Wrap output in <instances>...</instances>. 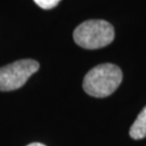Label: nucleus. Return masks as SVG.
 Wrapping results in <instances>:
<instances>
[{
  "label": "nucleus",
  "mask_w": 146,
  "mask_h": 146,
  "mask_svg": "<svg viewBox=\"0 0 146 146\" xmlns=\"http://www.w3.org/2000/svg\"><path fill=\"white\" fill-rule=\"evenodd\" d=\"M27 146H46V145L41 144V143H31V144H28Z\"/></svg>",
  "instance_id": "423d86ee"
},
{
  "label": "nucleus",
  "mask_w": 146,
  "mask_h": 146,
  "mask_svg": "<svg viewBox=\"0 0 146 146\" xmlns=\"http://www.w3.org/2000/svg\"><path fill=\"white\" fill-rule=\"evenodd\" d=\"M34 1H35L36 5H39L41 9L50 10V9H53L54 7H56L61 0H34Z\"/></svg>",
  "instance_id": "39448f33"
},
{
  "label": "nucleus",
  "mask_w": 146,
  "mask_h": 146,
  "mask_svg": "<svg viewBox=\"0 0 146 146\" xmlns=\"http://www.w3.org/2000/svg\"><path fill=\"white\" fill-rule=\"evenodd\" d=\"M74 41L89 50L101 49L110 44L115 38V29L104 20H89L76 27L73 33Z\"/></svg>",
  "instance_id": "f03ea898"
},
{
  "label": "nucleus",
  "mask_w": 146,
  "mask_h": 146,
  "mask_svg": "<svg viewBox=\"0 0 146 146\" xmlns=\"http://www.w3.org/2000/svg\"><path fill=\"white\" fill-rule=\"evenodd\" d=\"M129 134L133 140H142L146 137V106L141 110L135 121L131 125Z\"/></svg>",
  "instance_id": "20e7f679"
},
{
  "label": "nucleus",
  "mask_w": 146,
  "mask_h": 146,
  "mask_svg": "<svg viewBox=\"0 0 146 146\" xmlns=\"http://www.w3.org/2000/svg\"><path fill=\"white\" fill-rule=\"evenodd\" d=\"M40 65L35 60H20L0 67V91H13L26 84Z\"/></svg>",
  "instance_id": "7ed1b4c3"
},
{
  "label": "nucleus",
  "mask_w": 146,
  "mask_h": 146,
  "mask_svg": "<svg viewBox=\"0 0 146 146\" xmlns=\"http://www.w3.org/2000/svg\"><path fill=\"white\" fill-rule=\"evenodd\" d=\"M122 81V72L117 65L105 63L93 67L84 76L82 87L93 98H106L115 92Z\"/></svg>",
  "instance_id": "f257e3e1"
}]
</instances>
